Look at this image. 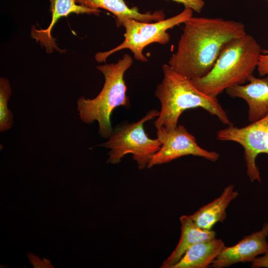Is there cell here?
I'll list each match as a JSON object with an SVG mask.
<instances>
[{"label": "cell", "instance_id": "ba28073f", "mask_svg": "<svg viewBox=\"0 0 268 268\" xmlns=\"http://www.w3.org/2000/svg\"><path fill=\"white\" fill-rule=\"evenodd\" d=\"M156 135L161 146L151 158L148 168L186 155L201 157L212 162L216 161L219 157L217 152L201 147L195 136L183 125H179L171 131H167L162 127L156 129Z\"/></svg>", "mask_w": 268, "mask_h": 268}, {"label": "cell", "instance_id": "277c9868", "mask_svg": "<svg viewBox=\"0 0 268 268\" xmlns=\"http://www.w3.org/2000/svg\"><path fill=\"white\" fill-rule=\"evenodd\" d=\"M133 63L132 57L125 54L116 63L100 65L96 68L104 76L102 90L93 98L80 97L77 101V110L79 118L85 124L98 123V134L104 138H108L113 129L111 116L114 110L120 106L131 107L124 74Z\"/></svg>", "mask_w": 268, "mask_h": 268}, {"label": "cell", "instance_id": "30bf717a", "mask_svg": "<svg viewBox=\"0 0 268 268\" xmlns=\"http://www.w3.org/2000/svg\"><path fill=\"white\" fill-rule=\"evenodd\" d=\"M249 83L236 85L225 90L232 98L244 99L248 105V120L252 123L268 114V75L258 78L251 75Z\"/></svg>", "mask_w": 268, "mask_h": 268}, {"label": "cell", "instance_id": "ac0fdd59", "mask_svg": "<svg viewBox=\"0 0 268 268\" xmlns=\"http://www.w3.org/2000/svg\"><path fill=\"white\" fill-rule=\"evenodd\" d=\"M183 4L185 8H191L197 12H200L204 5L203 0H172Z\"/></svg>", "mask_w": 268, "mask_h": 268}, {"label": "cell", "instance_id": "9a60e30c", "mask_svg": "<svg viewBox=\"0 0 268 268\" xmlns=\"http://www.w3.org/2000/svg\"><path fill=\"white\" fill-rule=\"evenodd\" d=\"M224 242L216 238L190 247L171 268H206L210 266L225 247Z\"/></svg>", "mask_w": 268, "mask_h": 268}, {"label": "cell", "instance_id": "8992f818", "mask_svg": "<svg viewBox=\"0 0 268 268\" xmlns=\"http://www.w3.org/2000/svg\"><path fill=\"white\" fill-rule=\"evenodd\" d=\"M193 9L185 8L179 14L155 22H144L134 19L126 18L120 24L125 29V39L116 47L104 52H98L95 56L98 62H105L107 58L116 52L130 49L134 58L142 62H147L143 54V49L153 43L165 45L169 43L170 36L167 31L181 23H185L193 15Z\"/></svg>", "mask_w": 268, "mask_h": 268}, {"label": "cell", "instance_id": "52a82bcc", "mask_svg": "<svg viewBox=\"0 0 268 268\" xmlns=\"http://www.w3.org/2000/svg\"><path fill=\"white\" fill-rule=\"evenodd\" d=\"M216 138L221 141L239 143L244 149L247 174L251 182L261 183V178L256 164L257 156L268 154V114L264 118L239 128L231 125L217 132Z\"/></svg>", "mask_w": 268, "mask_h": 268}, {"label": "cell", "instance_id": "3957f363", "mask_svg": "<svg viewBox=\"0 0 268 268\" xmlns=\"http://www.w3.org/2000/svg\"><path fill=\"white\" fill-rule=\"evenodd\" d=\"M262 50L249 34L234 39L225 46L206 75L191 80L199 90L216 98L227 88L247 81L257 67Z\"/></svg>", "mask_w": 268, "mask_h": 268}, {"label": "cell", "instance_id": "5b68a950", "mask_svg": "<svg viewBox=\"0 0 268 268\" xmlns=\"http://www.w3.org/2000/svg\"><path fill=\"white\" fill-rule=\"evenodd\" d=\"M159 111L153 109L138 121L124 123L116 126L107 140L99 146L110 150L107 163L118 164L125 155L132 154L138 168L143 170L147 167L152 156L160 149L161 143L156 138H150L143 125L146 121L157 117Z\"/></svg>", "mask_w": 268, "mask_h": 268}, {"label": "cell", "instance_id": "9c48e42d", "mask_svg": "<svg viewBox=\"0 0 268 268\" xmlns=\"http://www.w3.org/2000/svg\"><path fill=\"white\" fill-rule=\"evenodd\" d=\"M268 222L262 228L245 236L236 244L223 248L210 265L214 268H223L238 263L252 262L268 249Z\"/></svg>", "mask_w": 268, "mask_h": 268}, {"label": "cell", "instance_id": "4fadbf2b", "mask_svg": "<svg viewBox=\"0 0 268 268\" xmlns=\"http://www.w3.org/2000/svg\"><path fill=\"white\" fill-rule=\"evenodd\" d=\"M238 195V192L234 190V186L230 185L224 188L219 197L190 216L199 227L210 230L217 222H223L226 218L227 207Z\"/></svg>", "mask_w": 268, "mask_h": 268}, {"label": "cell", "instance_id": "e0dca14e", "mask_svg": "<svg viewBox=\"0 0 268 268\" xmlns=\"http://www.w3.org/2000/svg\"><path fill=\"white\" fill-rule=\"evenodd\" d=\"M257 68L260 76L268 75V49L262 50L259 58Z\"/></svg>", "mask_w": 268, "mask_h": 268}, {"label": "cell", "instance_id": "8fae6325", "mask_svg": "<svg viewBox=\"0 0 268 268\" xmlns=\"http://www.w3.org/2000/svg\"><path fill=\"white\" fill-rule=\"evenodd\" d=\"M50 11L52 19L49 26L46 29L37 30L33 27L31 30V36L44 46L47 53L52 52L55 49L61 50L57 47L55 40L51 36V31L57 22L62 17H67L71 13L99 14L100 11L77 4L76 0H49Z\"/></svg>", "mask_w": 268, "mask_h": 268}, {"label": "cell", "instance_id": "7a4b0ae2", "mask_svg": "<svg viewBox=\"0 0 268 268\" xmlns=\"http://www.w3.org/2000/svg\"><path fill=\"white\" fill-rule=\"evenodd\" d=\"M162 69L163 78L155 92L161 104L159 115L154 122L156 129L162 127L167 131L176 129L182 113L195 108H201L215 116L224 125L233 124L216 98L199 90L191 79L177 72L168 64L163 65Z\"/></svg>", "mask_w": 268, "mask_h": 268}, {"label": "cell", "instance_id": "d6986e66", "mask_svg": "<svg viewBox=\"0 0 268 268\" xmlns=\"http://www.w3.org/2000/svg\"><path fill=\"white\" fill-rule=\"evenodd\" d=\"M251 267L253 268H268V249L263 256L257 257L251 262Z\"/></svg>", "mask_w": 268, "mask_h": 268}, {"label": "cell", "instance_id": "6da1fadb", "mask_svg": "<svg viewBox=\"0 0 268 268\" xmlns=\"http://www.w3.org/2000/svg\"><path fill=\"white\" fill-rule=\"evenodd\" d=\"M184 25L168 65L190 79L206 75L225 46L247 34L242 22L220 18L192 16Z\"/></svg>", "mask_w": 268, "mask_h": 268}, {"label": "cell", "instance_id": "5bb4252c", "mask_svg": "<svg viewBox=\"0 0 268 268\" xmlns=\"http://www.w3.org/2000/svg\"><path fill=\"white\" fill-rule=\"evenodd\" d=\"M78 4L92 9L103 8L112 13L116 16L117 27L126 18H132L144 22L158 21L165 19L163 11L158 10L151 13H142L138 8H130L124 0H76Z\"/></svg>", "mask_w": 268, "mask_h": 268}, {"label": "cell", "instance_id": "ffe728a7", "mask_svg": "<svg viewBox=\"0 0 268 268\" xmlns=\"http://www.w3.org/2000/svg\"></svg>", "mask_w": 268, "mask_h": 268}, {"label": "cell", "instance_id": "2e32d148", "mask_svg": "<svg viewBox=\"0 0 268 268\" xmlns=\"http://www.w3.org/2000/svg\"><path fill=\"white\" fill-rule=\"evenodd\" d=\"M11 94L8 79L0 78V132H3L11 128L13 124V115L8 107V101Z\"/></svg>", "mask_w": 268, "mask_h": 268}, {"label": "cell", "instance_id": "7c38bea8", "mask_svg": "<svg viewBox=\"0 0 268 268\" xmlns=\"http://www.w3.org/2000/svg\"><path fill=\"white\" fill-rule=\"evenodd\" d=\"M180 221L181 236L179 241L169 257L162 263L161 268H171L192 245L216 238V232L214 230L204 229L199 227L190 215L181 216Z\"/></svg>", "mask_w": 268, "mask_h": 268}]
</instances>
